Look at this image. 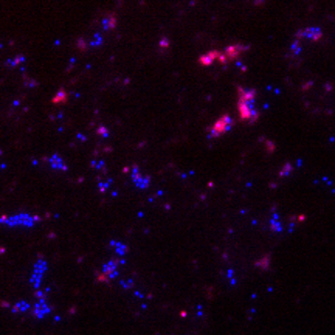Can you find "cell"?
Returning a JSON list of instances; mask_svg holds the SVG:
<instances>
[{
    "label": "cell",
    "mask_w": 335,
    "mask_h": 335,
    "mask_svg": "<svg viewBox=\"0 0 335 335\" xmlns=\"http://www.w3.org/2000/svg\"><path fill=\"white\" fill-rule=\"evenodd\" d=\"M98 134L102 135V137H107V135H109V134H107V129H104V127H99V129H98Z\"/></svg>",
    "instance_id": "4fadbf2b"
},
{
    "label": "cell",
    "mask_w": 335,
    "mask_h": 335,
    "mask_svg": "<svg viewBox=\"0 0 335 335\" xmlns=\"http://www.w3.org/2000/svg\"><path fill=\"white\" fill-rule=\"evenodd\" d=\"M238 93H239V99H238V101H250V102H254L256 92H254L253 88L238 87Z\"/></svg>",
    "instance_id": "52a82bcc"
},
{
    "label": "cell",
    "mask_w": 335,
    "mask_h": 335,
    "mask_svg": "<svg viewBox=\"0 0 335 335\" xmlns=\"http://www.w3.org/2000/svg\"><path fill=\"white\" fill-rule=\"evenodd\" d=\"M51 169H59V171H67V163L62 160V157L59 156H53L48 160Z\"/></svg>",
    "instance_id": "9c48e42d"
},
{
    "label": "cell",
    "mask_w": 335,
    "mask_h": 335,
    "mask_svg": "<svg viewBox=\"0 0 335 335\" xmlns=\"http://www.w3.org/2000/svg\"><path fill=\"white\" fill-rule=\"evenodd\" d=\"M246 50H247V47H244V45H241V44H235V45H228V47L225 48V51H224V55H225L227 61L230 62V61L238 59Z\"/></svg>",
    "instance_id": "277c9868"
},
{
    "label": "cell",
    "mask_w": 335,
    "mask_h": 335,
    "mask_svg": "<svg viewBox=\"0 0 335 335\" xmlns=\"http://www.w3.org/2000/svg\"><path fill=\"white\" fill-rule=\"evenodd\" d=\"M58 95H59V96H55V99H53V102H56V104H58V102H62V101H66V99H67L66 92H64V90H61V92H59Z\"/></svg>",
    "instance_id": "8fae6325"
},
{
    "label": "cell",
    "mask_w": 335,
    "mask_h": 335,
    "mask_svg": "<svg viewBox=\"0 0 335 335\" xmlns=\"http://www.w3.org/2000/svg\"><path fill=\"white\" fill-rule=\"evenodd\" d=\"M34 219L37 217H31V216H27V214H19L16 217H9L5 221V224L8 225H33L34 224Z\"/></svg>",
    "instance_id": "5b68a950"
},
{
    "label": "cell",
    "mask_w": 335,
    "mask_h": 335,
    "mask_svg": "<svg viewBox=\"0 0 335 335\" xmlns=\"http://www.w3.org/2000/svg\"><path fill=\"white\" fill-rule=\"evenodd\" d=\"M102 42H104V39H102V36H101L99 33H96L95 37L92 39V42H90V45H92V47H99V45H102Z\"/></svg>",
    "instance_id": "30bf717a"
},
{
    "label": "cell",
    "mask_w": 335,
    "mask_h": 335,
    "mask_svg": "<svg viewBox=\"0 0 335 335\" xmlns=\"http://www.w3.org/2000/svg\"><path fill=\"white\" fill-rule=\"evenodd\" d=\"M160 47H163V48L169 47V41H166V39H162V41H160Z\"/></svg>",
    "instance_id": "5bb4252c"
},
{
    "label": "cell",
    "mask_w": 335,
    "mask_h": 335,
    "mask_svg": "<svg viewBox=\"0 0 335 335\" xmlns=\"http://www.w3.org/2000/svg\"><path fill=\"white\" fill-rule=\"evenodd\" d=\"M132 180L138 188H148L149 182H151V178L148 175H141V172L137 166H134V169H132Z\"/></svg>",
    "instance_id": "8992f818"
},
{
    "label": "cell",
    "mask_w": 335,
    "mask_h": 335,
    "mask_svg": "<svg viewBox=\"0 0 335 335\" xmlns=\"http://www.w3.org/2000/svg\"><path fill=\"white\" fill-rule=\"evenodd\" d=\"M117 23H118V19L117 16L113 14V12H109V14L102 19V27H104L106 31H112L117 28Z\"/></svg>",
    "instance_id": "ba28073f"
},
{
    "label": "cell",
    "mask_w": 335,
    "mask_h": 335,
    "mask_svg": "<svg viewBox=\"0 0 335 335\" xmlns=\"http://www.w3.org/2000/svg\"><path fill=\"white\" fill-rule=\"evenodd\" d=\"M233 127V120H231L230 115H222L211 127H210V135L211 137H221L227 134L230 129Z\"/></svg>",
    "instance_id": "7a4b0ae2"
},
{
    "label": "cell",
    "mask_w": 335,
    "mask_h": 335,
    "mask_svg": "<svg viewBox=\"0 0 335 335\" xmlns=\"http://www.w3.org/2000/svg\"><path fill=\"white\" fill-rule=\"evenodd\" d=\"M238 112L241 121H256L259 113H257L254 102L250 101H238Z\"/></svg>",
    "instance_id": "6da1fadb"
},
{
    "label": "cell",
    "mask_w": 335,
    "mask_h": 335,
    "mask_svg": "<svg viewBox=\"0 0 335 335\" xmlns=\"http://www.w3.org/2000/svg\"><path fill=\"white\" fill-rule=\"evenodd\" d=\"M22 61H23V56H17L14 62H12V61H9V62H8V66H9V67H12V66H14V64H20Z\"/></svg>",
    "instance_id": "7c38bea8"
},
{
    "label": "cell",
    "mask_w": 335,
    "mask_h": 335,
    "mask_svg": "<svg viewBox=\"0 0 335 335\" xmlns=\"http://www.w3.org/2000/svg\"><path fill=\"white\" fill-rule=\"evenodd\" d=\"M216 61H219L222 64V66H227L228 64V61H227V58H225V55L224 53H221V51H217V50H211V51H208L207 55H203V56H200V59H199V62H200V66H211L213 62H216Z\"/></svg>",
    "instance_id": "3957f363"
},
{
    "label": "cell",
    "mask_w": 335,
    "mask_h": 335,
    "mask_svg": "<svg viewBox=\"0 0 335 335\" xmlns=\"http://www.w3.org/2000/svg\"><path fill=\"white\" fill-rule=\"evenodd\" d=\"M78 47H80L81 50H85V42H84V39H80V41H78Z\"/></svg>",
    "instance_id": "9a60e30c"
}]
</instances>
